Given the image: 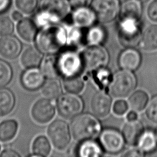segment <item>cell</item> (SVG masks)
<instances>
[{
  "label": "cell",
  "mask_w": 157,
  "mask_h": 157,
  "mask_svg": "<svg viewBox=\"0 0 157 157\" xmlns=\"http://www.w3.org/2000/svg\"><path fill=\"white\" fill-rule=\"evenodd\" d=\"M71 9L68 0H40L34 21L42 27L57 23L69 14Z\"/></svg>",
  "instance_id": "6da1fadb"
},
{
  "label": "cell",
  "mask_w": 157,
  "mask_h": 157,
  "mask_svg": "<svg viewBox=\"0 0 157 157\" xmlns=\"http://www.w3.org/2000/svg\"><path fill=\"white\" fill-rule=\"evenodd\" d=\"M65 29L56 23L46 26L36 36L37 48L43 53L53 54L61 49L66 43Z\"/></svg>",
  "instance_id": "7a4b0ae2"
},
{
  "label": "cell",
  "mask_w": 157,
  "mask_h": 157,
  "mask_svg": "<svg viewBox=\"0 0 157 157\" xmlns=\"http://www.w3.org/2000/svg\"><path fill=\"white\" fill-rule=\"evenodd\" d=\"M71 132L74 137L83 141L96 136L100 132L101 124L94 116L91 114H80L71 123Z\"/></svg>",
  "instance_id": "3957f363"
},
{
  "label": "cell",
  "mask_w": 157,
  "mask_h": 157,
  "mask_svg": "<svg viewBox=\"0 0 157 157\" xmlns=\"http://www.w3.org/2000/svg\"><path fill=\"white\" fill-rule=\"evenodd\" d=\"M136 76L130 71H120L115 74L110 84L109 91L114 97L123 98L129 94L136 86Z\"/></svg>",
  "instance_id": "277c9868"
},
{
  "label": "cell",
  "mask_w": 157,
  "mask_h": 157,
  "mask_svg": "<svg viewBox=\"0 0 157 157\" xmlns=\"http://www.w3.org/2000/svg\"><path fill=\"white\" fill-rule=\"evenodd\" d=\"M118 37L121 44L127 48L134 47L142 39L139 21L120 19L118 25Z\"/></svg>",
  "instance_id": "5b68a950"
},
{
  "label": "cell",
  "mask_w": 157,
  "mask_h": 157,
  "mask_svg": "<svg viewBox=\"0 0 157 157\" xmlns=\"http://www.w3.org/2000/svg\"><path fill=\"white\" fill-rule=\"evenodd\" d=\"M91 6L97 20L102 23L111 22L120 14V0H93Z\"/></svg>",
  "instance_id": "8992f818"
},
{
  "label": "cell",
  "mask_w": 157,
  "mask_h": 157,
  "mask_svg": "<svg viewBox=\"0 0 157 157\" xmlns=\"http://www.w3.org/2000/svg\"><path fill=\"white\" fill-rule=\"evenodd\" d=\"M83 108L82 99L76 94L68 93L60 96L57 101V109L63 118L71 119L80 115Z\"/></svg>",
  "instance_id": "52a82bcc"
},
{
  "label": "cell",
  "mask_w": 157,
  "mask_h": 157,
  "mask_svg": "<svg viewBox=\"0 0 157 157\" xmlns=\"http://www.w3.org/2000/svg\"><path fill=\"white\" fill-rule=\"evenodd\" d=\"M81 57L83 65L90 70L101 69L109 61L107 50L99 45H90L83 52Z\"/></svg>",
  "instance_id": "ba28073f"
},
{
  "label": "cell",
  "mask_w": 157,
  "mask_h": 157,
  "mask_svg": "<svg viewBox=\"0 0 157 157\" xmlns=\"http://www.w3.org/2000/svg\"><path fill=\"white\" fill-rule=\"evenodd\" d=\"M59 74L66 77L78 75L83 66L81 56L73 51H66L57 57Z\"/></svg>",
  "instance_id": "9c48e42d"
},
{
  "label": "cell",
  "mask_w": 157,
  "mask_h": 157,
  "mask_svg": "<svg viewBox=\"0 0 157 157\" xmlns=\"http://www.w3.org/2000/svg\"><path fill=\"white\" fill-rule=\"evenodd\" d=\"M124 142L123 134L112 128L104 129L99 136V142L102 149L110 154L121 152L123 150Z\"/></svg>",
  "instance_id": "30bf717a"
},
{
  "label": "cell",
  "mask_w": 157,
  "mask_h": 157,
  "mask_svg": "<svg viewBox=\"0 0 157 157\" xmlns=\"http://www.w3.org/2000/svg\"><path fill=\"white\" fill-rule=\"evenodd\" d=\"M47 133L53 145L58 149L65 148L70 142L69 128L63 120H56L52 122L48 126Z\"/></svg>",
  "instance_id": "8fae6325"
},
{
  "label": "cell",
  "mask_w": 157,
  "mask_h": 157,
  "mask_svg": "<svg viewBox=\"0 0 157 157\" xmlns=\"http://www.w3.org/2000/svg\"><path fill=\"white\" fill-rule=\"evenodd\" d=\"M55 113V106L49 99L42 98L37 101L31 109L33 119L39 123L49 122Z\"/></svg>",
  "instance_id": "7c38bea8"
},
{
  "label": "cell",
  "mask_w": 157,
  "mask_h": 157,
  "mask_svg": "<svg viewBox=\"0 0 157 157\" xmlns=\"http://www.w3.org/2000/svg\"><path fill=\"white\" fill-rule=\"evenodd\" d=\"M112 106L110 97L102 91L96 93L91 100L90 107L93 113L99 118L106 117L110 112Z\"/></svg>",
  "instance_id": "4fadbf2b"
},
{
  "label": "cell",
  "mask_w": 157,
  "mask_h": 157,
  "mask_svg": "<svg viewBox=\"0 0 157 157\" xmlns=\"http://www.w3.org/2000/svg\"><path fill=\"white\" fill-rule=\"evenodd\" d=\"M21 43L15 36H3L0 38V55L7 59H15L21 52Z\"/></svg>",
  "instance_id": "5bb4252c"
},
{
  "label": "cell",
  "mask_w": 157,
  "mask_h": 157,
  "mask_svg": "<svg viewBox=\"0 0 157 157\" xmlns=\"http://www.w3.org/2000/svg\"><path fill=\"white\" fill-rule=\"evenodd\" d=\"M71 18L73 23L80 28H90L94 25L97 20L95 13L90 6L74 9Z\"/></svg>",
  "instance_id": "9a60e30c"
},
{
  "label": "cell",
  "mask_w": 157,
  "mask_h": 157,
  "mask_svg": "<svg viewBox=\"0 0 157 157\" xmlns=\"http://www.w3.org/2000/svg\"><path fill=\"white\" fill-rule=\"evenodd\" d=\"M44 75L36 67L26 70L21 77L22 86L27 90L35 91L42 86L44 83Z\"/></svg>",
  "instance_id": "2e32d148"
},
{
  "label": "cell",
  "mask_w": 157,
  "mask_h": 157,
  "mask_svg": "<svg viewBox=\"0 0 157 157\" xmlns=\"http://www.w3.org/2000/svg\"><path fill=\"white\" fill-rule=\"evenodd\" d=\"M140 53L133 47H129L123 50L118 58V64L121 68L127 71H135L141 63Z\"/></svg>",
  "instance_id": "e0dca14e"
},
{
  "label": "cell",
  "mask_w": 157,
  "mask_h": 157,
  "mask_svg": "<svg viewBox=\"0 0 157 157\" xmlns=\"http://www.w3.org/2000/svg\"><path fill=\"white\" fill-rule=\"evenodd\" d=\"M144 131L142 123L137 120L128 121L123 126L122 134L124 140L129 145L137 144L138 140Z\"/></svg>",
  "instance_id": "ac0fdd59"
},
{
  "label": "cell",
  "mask_w": 157,
  "mask_h": 157,
  "mask_svg": "<svg viewBox=\"0 0 157 157\" xmlns=\"http://www.w3.org/2000/svg\"><path fill=\"white\" fill-rule=\"evenodd\" d=\"M142 13V2L138 0H126L120 7V19L140 21Z\"/></svg>",
  "instance_id": "d6986e66"
},
{
  "label": "cell",
  "mask_w": 157,
  "mask_h": 157,
  "mask_svg": "<svg viewBox=\"0 0 157 157\" xmlns=\"http://www.w3.org/2000/svg\"><path fill=\"white\" fill-rule=\"evenodd\" d=\"M19 36L25 40H33L37 36V28L35 21L28 18L21 19L17 26Z\"/></svg>",
  "instance_id": "ffe728a7"
},
{
  "label": "cell",
  "mask_w": 157,
  "mask_h": 157,
  "mask_svg": "<svg viewBox=\"0 0 157 157\" xmlns=\"http://www.w3.org/2000/svg\"><path fill=\"white\" fill-rule=\"evenodd\" d=\"M42 58V53L38 48L29 47L23 53L21 61L23 66L26 68H34L40 64Z\"/></svg>",
  "instance_id": "44dd1931"
},
{
  "label": "cell",
  "mask_w": 157,
  "mask_h": 157,
  "mask_svg": "<svg viewBox=\"0 0 157 157\" xmlns=\"http://www.w3.org/2000/svg\"><path fill=\"white\" fill-rule=\"evenodd\" d=\"M139 149L142 153H151L157 148L156 134L151 130L143 132L138 140Z\"/></svg>",
  "instance_id": "7402d4cb"
},
{
  "label": "cell",
  "mask_w": 157,
  "mask_h": 157,
  "mask_svg": "<svg viewBox=\"0 0 157 157\" xmlns=\"http://www.w3.org/2000/svg\"><path fill=\"white\" fill-rule=\"evenodd\" d=\"M102 153L101 145L90 139L83 140L77 149V154L81 157H98Z\"/></svg>",
  "instance_id": "603a6c76"
},
{
  "label": "cell",
  "mask_w": 157,
  "mask_h": 157,
  "mask_svg": "<svg viewBox=\"0 0 157 157\" xmlns=\"http://www.w3.org/2000/svg\"><path fill=\"white\" fill-rule=\"evenodd\" d=\"M15 98L13 93L7 88H0V115L9 114L13 109Z\"/></svg>",
  "instance_id": "cb8c5ba5"
},
{
  "label": "cell",
  "mask_w": 157,
  "mask_h": 157,
  "mask_svg": "<svg viewBox=\"0 0 157 157\" xmlns=\"http://www.w3.org/2000/svg\"><path fill=\"white\" fill-rule=\"evenodd\" d=\"M18 123L15 120L10 119L0 123V141L6 142L11 140L16 135Z\"/></svg>",
  "instance_id": "d4e9b609"
},
{
  "label": "cell",
  "mask_w": 157,
  "mask_h": 157,
  "mask_svg": "<svg viewBox=\"0 0 157 157\" xmlns=\"http://www.w3.org/2000/svg\"><path fill=\"white\" fill-rule=\"evenodd\" d=\"M142 45L147 50L157 49V25L148 26L144 31L141 39Z\"/></svg>",
  "instance_id": "484cf974"
},
{
  "label": "cell",
  "mask_w": 157,
  "mask_h": 157,
  "mask_svg": "<svg viewBox=\"0 0 157 157\" xmlns=\"http://www.w3.org/2000/svg\"><path fill=\"white\" fill-rule=\"evenodd\" d=\"M105 31L102 26L93 25L87 31L85 39L86 42L90 45H99L105 40Z\"/></svg>",
  "instance_id": "4316f807"
},
{
  "label": "cell",
  "mask_w": 157,
  "mask_h": 157,
  "mask_svg": "<svg viewBox=\"0 0 157 157\" xmlns=\"http://www.w3.org/2000/svg\"><path fill=\"white\" fill-rule=\"evenodd\" d=\"M41 71L48 78H56L58 77L60 74L58 67L57 58L54 56H48L45 58L41 64Z\"/></svg>",
  "instance_id": "83f0119b"
},
{
  "label": "cell",
  "mask_w": 157,
  "mask_h": 157,
  "mask_svg": "<svg viewBox=\"0 0 157 157\" xmlns=\"http://www.w3.org/2000/svg\"><path fill=\"white\" fill-rule=\"evenodd\" d=\"M43 94L49 99H53L60 96L61 87L59 82L56 78H48L42 86Z\"/></svg>",
  "instance_id": "f1b7e54d"
},
{
  "label": "cell",
  "mask_w": 157,
  "mask_h": 157,
  "mask_svg": "<svg viewBox=\"0 0 157 157\" xmlns=\"http://www.w3.org/2000/svg\"><path fill=\"white\" fill-rule=\"evenodd\" d=\"M148 101V96L147 93L138 90L131 94L129 99V104L133 110L141 111L147 105Z\"/></svg>",
  "instance_id": "f546056e"
},
{
  "label": "cell",
  "mask_w": 157,
  "mask_h": 157,
  "mask_svg": "<svg viewBox=\"0 0 157 157\" xmlns=\"http://www.w3.org/2000/svg\"><path fill=\"white\" fill-rule=\"evenodd\" d=\"M63 85L68 93L77 94L83 90L84 83L78 75H75L66 77L63 80Z\"/></svg>",
  "instance_id": "4dcf8cb0"
},
{
  "label": "cell",
  "mask_w": 157,
  "mask_h": 157,
  "mask_svg": "<svg viewBox=\"0 0 157 157\" xmlns=\"http://www.w3.org/2000/svg\"><path fill=\"white\" fill-rule=\"evenodd\" d=\"M51 150L50 144L44 136L36 137L33 144V151L36 156H46L48 155Z\"/></svg>",
  "instance_id": "1f68e13d"
},
{
  "label": "cell",
  "mask_w": 157,
  "mask_h": 157,
  "mask_svg": "<svg viewBox=\"0 0 157 157\" xmlns=\"http://www.w3.org/2000/svg\"><path fill=\"white\" fill-rule=\"evenodd\" d=\"M12 70L6 61L0 59V88L7 85L11 80Z\"/></svg>",
  "instance_id": "d6a6232c"
},
{
  "label": "cell",
  "mask_w": 157,
  "mask_h": 157,
  "mask_svg": "<svg viewBox=\"0 0 157 157\" xmlns=\"http://www.w3.org/2000/svg\"><path fill=\"white\" fill-rule=\"evenodd\" d=\"M17 8L25 13H31L37 8V0H16Z\"/></svg>",
  "instance_id": "836d02e7"
},
{
  "label": "cell",
  "mask_w": 157,
  "mask_h": 157,
  "mask_svg": "<svg viewBox=\"0 0 157 157\" xmlns=\"http://www.w3.org/2000/svg\"><path fill=\"white\" fill-rule=\"evenodd\" d=\"M13 23L12 20L6 17L0 18V35L7 36L12 33Z\"/></svg>",
  "instance_id": "e575fe53"
},
{
  "label": "cell",
  "mask_w": 157,
  "mask_h": 157,
  "mask_svg": "<svg viewBox=\"0 0 157 157\" xmlns=\"http://www.w3.org/2000/svg\"><path fill=\"white\" fill-rule=\"evenodd\" d=\"M146 114L151 121L157 123V96L153 97L150 101L146 110Z\"/></svg>",
  "instance_id": "d590c367"
},
{
  "label": "cell",
  "mask_w": 157,
  "mask_h": 157,
  "mask_svg": "<svg viewBox=\"0 0 157 157\" xmlns=\"http://www.w3.org/2000/svg\"><path fill=\"white\" fill-rule=\"evenodd\" d=\"M128 109L127 102L122 99L118 100L115 102L113 106V111L114 113L118 115H122L125 113Z\"/></svg>",
  "instance_id": "8d00e7d4"
},
{
  "label": "cell",
  "mask_w": 157,
  "mask_h": 157,
  "mask_svg": "<svg viewBox=\"0 0 157 157\" xmlns=\"http://www.w3.org/2000/svg\"><path fill=\"white\" fill-rule=\"evenodd\" d=\"M147 15L149 18L157 22V0L153 1L148 7Z\"/></svg>",
  "instance_id": "74e56055"
},
{
  "label": "cell",
  "mask_w": 157,
  "mask_h": 157,
  "mask_svg": "<svg viewBox=\"0 0 157 157\" xmlns=\"http://www.w3.org/2000/svg\"><path fill=\"white\" fill-rule=\"evenodd\" d=\"M71 9L80 7H89L91 5L93 0H68Z\"/></svg>",
  "instance_id": "f35d334b"
},
{
  "label": "cell",
  "mask_w": 157,
  "mask_h": 157,
  "mask_svg": "<svg viewBox=\"0 0 157 157\" xmlns=\"http://www.w3.org/2000/svg\"><path fill=\"white\" fill-rule=\"evenodd\" d=\"M20 155L16 151L7 148L2 150L0 153V157H20Z\"/></svg>",
  "instance_id": "ab89813d"
},
{
  "label": "cell",
  "mask_w": 157,
  "mask_h": 157,
  "mask_svg": "<svg viewBox=\"0 0 157 157\" xmlns=\"http://www.w3.org/2000/svg\"><path fill=\"white\" fill-rule=\"evenodd\" d=\"M142 155V152L139 149H130L123 154V156H140Z\"/></svg>",
  "instance_id": "60d3db41"
},
{
  "label": "cell",
  "mask_w": 157,
  "mask_h": 157,
  "mask_svg": "<svg viewBox=\"0 0 157 157\" xmlns=\"http://www.w3.org/2000/svg\"><path fill=\"white\" fill-rule=\"evenodd\" d=\"M10 0H0V13L6 11L10 7Z\"/></svg>",
  "instance_id": "b9f144b4"
},
{
  "label": "cell",
  "mask_w": 157,
  "mask_h": 157,
  "mask_svg": "<svg viewBox=\"0 0 157 157\" xmlns=\"http://www.w3.org/2000/svg\"><path fill=\"white\" fill-rule=\"evenodd\" d=\"M99 75L98 76V78L102 82H105L107 81V78H108V72L105 70H99Z\"/></svg>",
  "instance_id": "7bdbcfd3"
},
{
  "label": "cell",
  "mask_w": 157,
  "mask_h": 157,
  "mask_svg": "<svg viewBox=\"0 0 157 157\" xmlns=\"http://www.w3.org/2000/svg\"><path fill=\"white\" fill-rule=\"evenodd\" d=\"M137 114L136 113V112L134 110L129 112L126 115V118H127L128 121L136 120H137Z\"/></svg>",
  "instance_id": "ee69618b"
},
{
  "label": "cell",
  "mask_w": 157,
  "mask_h": 157,
  "mask_svg": "<svg viewBox=\"0 0 157 157\" xmlns=\"http://www.w3.org/2000/svg\"><path fill=\"white\" fill-rule=\"evenodd\" d=\"M12 18L15 21H20L21 19H22V14L19 12L18 11H14L12 14Z\"/></svg>",
  "instance_id": "f6af8a7d"
},
{
  "label": "cell",
  "mask_w": 157,
  "mask_h": 157,
  "mask_svg": "<svg viewBox=\"0 0 157 157\" xmlns=\"http://www.w3.org/2000/svg\"><path fill=\"white\" fill-rule=\"evenodd\" d=\"M138 1H139L140 2H141L142 3V2H145L148 1V0H138Z\"/></svg>",
  "instance_id": "bcb514c9"
},
{
  "label": "cell",
  "mask_w": 157,
  "mask_h": 157,
  "mask_svg": "<svg viewBox=\"0 0 157 157\" xmlns=\"http://www.w3.org/2000/svg\"><path fill=\"white\" fill-rule=\"evenodd\" d=\"M156 136H157V130H156Z\"/></svg>",
  "instance_id": "7dc6e473"
}]
</instances>
